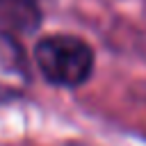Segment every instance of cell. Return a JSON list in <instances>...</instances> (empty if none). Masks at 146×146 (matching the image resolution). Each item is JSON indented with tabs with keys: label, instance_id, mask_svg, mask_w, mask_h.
I'll return each instance as SVG.
<instances>
[{
	"label": "cell",
	"instance_id": "1",
	"mask_svg": "<svg viewBox=\"0 0 146 146\" xmlns=\"http://www.w3.org/2000/svg\"><path fill=\"white\" fill-rule=\"evenodd\" d=\"M39 73L57 87H80L94 71L91 46L75 34H46L34 46Z\"/></svg>",
	"mask_w": 146,
	"mask_h": 146
},
{
	"label": "cell",
	"instance_id": "2",
	"mask_svg": "<svg viewBox=\"0 0 146 146\" xmlns=\"http://www.w3.org/2000/svg\"><path fill=\"white\" fill-rule=\"evenodd\" d=\"M30 87V64L21 43L0 30V103L16 100Z\"/></svg>",
	"mask_w": 146,
	"mask_h": 146
}]
</instances>
